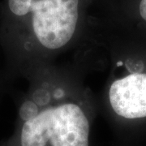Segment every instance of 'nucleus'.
<instances>
[{"label":"nucleus","instance_id":"obj_1","mask_svg":"<svg viewBox=\"0 0 146 146\" xmlns=\"http://www.w3.org/2000/svg\"><path fill=\"white\" fill-rule=\"evenodd\" d=\"M80 0H5L6 32L29 27L43 46L50 50L65 46L76 30Z\"/></svg>","mask_w":146,"mask_h":146},{"label":"nucleus","instance_id":"obj_2","mask_svg":"<svg viewBox=\"0 0 146 146\" xmlns=\"http://www.w3.org/2000/svg\"><path fill=\"white\" fill-rule=\"evenodd\" d=\"M89 123L81 108L68 103L38 113L23 123L21 146H89Z\"/></svg>","mask_w":146,"mask_h":146},{"label":"nucleus","instance_id":"obj_3","mask_svg":"<svg viewBox=\"0 0 146 146\" xmlns=\"http://www.w3.org/2000/svg\"><path fill=\"white\" fill-rule=\"evenodd\" d=\"M115 113L126 119L146 117V74L133 73L115 80L109 91Z\"/></svg>","mask_w":146,"mask_h":146},{"label":"nucleus","instance_id":"obj_4","mask_svg":"<svg viewBox=\"0 0 146 146\" xmlns=\"http://www.w3.org/2000/svg\"><path fill=\"white\" fill-rule=\"evenodd\" d=\"M38 115V107L33 101L24 102L19 109V116L23 122L32 119Z\"/></svg>","mask_w":146,"mask_h":146},{"label":"nucleus","instance_id":"obj_5","mask_svg":"<svg viewBox=\"0 0 146 146\" xmlns=\"http://www.w3.org/2000/svg\"><path fill=\"white\" fill-rule=\"evenodd\" d=\"M137 11L141 20L146 22V0H139Z\"/></svg>","mask_w":146,"mask_h":146},{"label":"nucleus","instance_id":"obj_6","mask_svg":"<svg viewBox=\"0 0 146 146\" xmlns=\"http://www.w3.org/2000/svg\"><path fill=\"white\" fill-rule=\"evenodd\" d=\"M63 91L61 89H57V91L54 94V96H55V98H61L63 96Z\"/></svg>","mask_w":146,"mask_h":146},{"label":"nucleus","instance_id":"obj_7","mask_svg":"<svg viewBox=\"0 0 146 146\" xmlns=\"http://www.w3.org/2000/svg\"><path fill=\"white\" fill-rule=\"evenodd\" d=\"M122 65V62H119V63H118V66H121Z\"/></svg>","mask_w":146,"mask_h":146}]
</instances>
